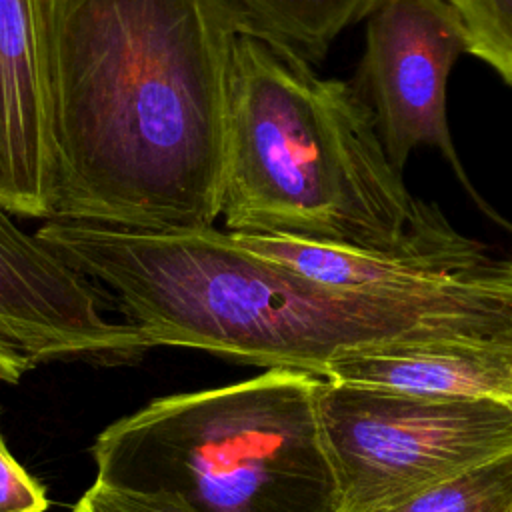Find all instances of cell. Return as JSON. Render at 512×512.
<instances>
[{"mask_svg": "<svg viewBox=\"0 0 512 512\" xmlns=\"http://www.w3.org/2000/svg\"><path fill=\"white\" fill-rule=\"evenodd\" d=\"M318 382L270 368L156 398L98 434L96 480L172 492L198 512H336Z\"/></svg>", "mask_w": 512, "mask_h": 512, "instance_id": "277c9868", "label": "cell"}, {"mask_svg": "<svg viewBox=\"0 0 512 512\" xmlns=\"http://www.w3.org/2000/svg\"><path fill=\"white\" fill-rule=\"evenodd\" d=\"M72 512H198L186 500L164 490H136L96 480Z\"/></svg>", "mask_w": 512, "mask_h": 512, "instance_id": "4fadbf2b", "label": "cell"}, {"mask_svg": "<svg viewBox=\"0 0 512 512\" xmlns=\"http://www.w3.org/2000/svg\"><path fill=\"white\" fill-rule=\"evenodd\" d=\"M54 196L46 0H0V204L50 220Z\"/></svg>", "mask_w": 512, "mask_h": 512, "instance_id": "ba28073f", "label": "cell"}, {"mask_svg": "<svg viewBox=\"0 0 512 512\" xmlns=\"http://www.w3.org/2000/svg\"><path fill=\"white\" fill-rule=\"evenodd\" d=\"M322 380L392 394L512 406V348L460 342L374 346L340 356Z\"/></svg>", "mask_w": 512, "mask_h": 512, "instance_id": "9c48e42d", "label": "cell"}, {"mask_svg": "<svg viewBox=\"0 0 512 512\" xmlns=\"http://www.w3.org/2000/svg\"><path fill=\"white\" fill-rule=\"evenodd\" d=\"M148 348L132 324L104 316L86 276L0 204V380L16 384L50 360L120 364Z\"/></svg>", "mask_w": 512, "mask_h": 512, "instance_id": "52a82bcc", "label": "cell"}, {"mask_svg": "<svg viewBox=\"0 0 512 512\" xmlns=\"http://www.w3.org/2000/svg\"><path fill=\"white\" fill-rule=\"evenodd\" d=\"M364 38L350 82L374 118L390 164L402 172L416 146H434L468 194L498 218L472 188L448 128L446 80L466 52L456 10L446 0H388L366 18Z\"/></svg>", "mask_w": 512, "mask_h": 512, "instance_id": "8992f818", "label": "cell"}, {"mask_svg": "<svg viewBox=\"0 0 512 512\" xmlns=\"http://www.w3.org/2000/svg\"><path fill=\"white\" fill-rule=\"evenodd\" d=\"M54 216L122 230L220 216L230 0H46Z\"/></svg>", "mask_w": 512, "mask_h": 512, "instance_id": "6da1fadb", "label": "cell"}, {"mask_svg": "<svg viewBox=\"0 0 512 512\" xmlns=\"http://www.w3.org/2000/svg\"><path fill=\"white\" fill-rule=\"evenodd\" d=\"M458 14L466 52L512 86V0H446Z\"/></svg>", "mask_w": 512, "mask_h": 512, "instance_id": "7c38bea8", "label": "cell"}, {"mask_svg": "<svg viewBox=\"0 0 512 512\" xmlns=\"http://www.w3.org/2000/svg\"><path fill=\"white\" fill-rule=\"evenodd\" d=\"M388 512H512V452L466 470Z\"/></svg>", "mask_w": 512, "mask_h": 512, "instance_id": "8fae6325", "label": "cell"}, {"mask_svg": "<svg viewBox=\"0 0 512 512\" xmlns=\"http://www.w3.org/2000/svg\"><path fill=\"white\" fill-rule=\"evenodd\" d=\"M46 492L8 452L0 436V512H44Z\"/></svg>", "mask_w": 512, "mask_h": 512, "instance_id": "5bb4252c", "label": "cell"}, {"mask_svg": "<svg viewBox=\"0 0 512 512\" xmlns=\"http://www.w3.org/2000/svg\"><path fill=\"white\" fill-rule=\"evenodd\" d=\"M36 236L104 286L150 348H198L316 378L340 356L374 346L512 348V298L394 302L344 292L246 250L216 226L148 232L50 218Z\"/></svg>", "mask_w": 512, "mask_h": 512, "instance_id": "7a4b0ae2", "label": "cell"}, {"mask_svg": "<svg viewBox=\"0 0 512 512\" xmlns=\"http://www.w3.org/2000/svg\"><path fill=\"white\" fill-rule=\"evenodd\" d=\"M316 412L336 512H388L512 452V406L502 402L392 394L320 378Z\"/></svg>", "mask_w": 512, "mask_h": 512, "instance_id": "5b68a950", "label": "cell"}, {"mask_svg": "<svg viewBox=\"0 0 512 512\" xmlns=\"http://www.w3.org/2000/svg\"><path fill=\"white\" fill-rule=\"evenodd\" d=\"M220 216L230 234H288L404 258L490 246L414 196L352 82L242 32L234 46Z\"/></svg>", "mask_w": 512, "mask_h": 512, "instance_id": "3957f363", "label": "cell"}, {"mask_svg": "<svg viewBox=\"0 0 512 512\" xmlns=\"http://www.w3.org/2000/svg\"><path fill=\"white\" fill-rule=\"evenodd\" d=\"M246 28L310 64L320 62L334 40L366 20L388 0H230Z\"/></svg>", "mask_w": 512, "mask_h": 512, "instance_id": "30bf717a", "label": "cell"}]
</instances>
